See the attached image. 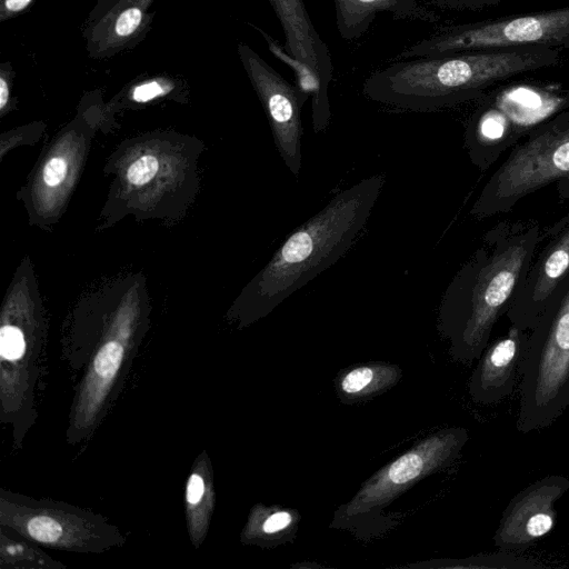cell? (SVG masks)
<instances>
[{
	"mask_svg": "<svg viewBox=\"0 0 569 569\" xmlns=\"http://www.w3.org/2000/svg\"><path fill=\"white\" fill-rule=\"evenodd\" d=\"M541 240L537 224L499 223L456 272L441 298L437 322L453 360L479 359Z\"/></svg>",
	"mask_w": 569,
	"mask_h": 569,
	"instance_id": "cell-1",
	"label": "cell"
},
{
	"mask_svg": "<svg viewBox=\"0 0 569 569\" xmlns=\"http://www.w3.org/2000/svg\"><path fill=\"white\" fill-rule=\"evenodd\" d=\"M383 184L382 174L358 181L293 230L247 287L241 298L242 321L268 316L342 258L365 229Z\"/></svg>",
	"mask_w": 569,
	"mask_h": 569,
	"instance_id": "cell-2",
	"label": "cell"
},
{
	"mask_svg": "<svg viewBox=\"0 0 569 569\" xmlns=\"http://www.w3.org/2000/svg\"><path fill=\"white\" fill-rule=\"evenodd\" d=\"M556 51L528 46L392 61L366 79L376 102L429 112L473 98L493 81L555 61Z\"/></svg>",
	"mask_w": 569,
	"mask_h": 569,
	"instance_id": "cell-3",
	"label": "cell"
},
{
	"mask_svg": "<svg viewBox=\"0 0 569 569\" xmlns=\"http://www.w3.org/2000/svg\"><path fill=\"white\" fill-rule=\"evenodd\" d=\"M569 406V270L529 330L520 368L517 430L528 433L553 423Z\"/></svg>",
	"mask_w": 569,
	"mask_h": 569,
	"instance_id": "cell-4",
	"label": "cell"
},
{
	"mask_svg": "<svg viewBox=\"0 0 569 569\" xmlns=\"http://www.w3.org/2000/svg\"><path fill=\"white\" fill-rule=\"evenodd\" d=\"M0 525L48 548L100 553L126 543L119 528L101 515L50 499L0 490Z\"/></svg>",
	"mask_w": 569,
	"mask_h": 569,
	"instance_id": "cell-5",
	"label": "cell"
},
{
	"mask_svg": "<svg viewBox=\"0 0 569 569\" xmlns=\"http://www.w3.org/2000/svg\"><path fill=\"white\" fill-rule=\"evenodd\" d=\"M469 436L465 428L452 427L427 436L369 478L335 513L331 527L369 526L382 508L425 477L447 467L460 453Z\"/></svg>",
	"mask_w": 569,
	"mask_h": 569,
	"instance_id": "cell-6",
	"label": "cell"
},
{
	"mask_svg": "<svg viewBox=\"0 0 569 569\" xmlns=\"http://www.w3.org/2000/svg\"><path fill=\"white\" fill-rule=\"evenodd\" d=\"M569 181V122L546 128L516 147L488 180L471 213L485 218L505 212L549 183Z\"/></svg>",
	"mask_w": 569,
	"mask_h": 569,
	"instance_id": "cell-7",
	"label": "cell"
},
{
	"mask_svg": "<svg viewBox=\"0 0 569 569\" xmlns=\"http://www.w3.org/2000/svg\"><path fill=\"white\" fill-rule=\"evenodd\" d=\"M566 37H569V8L497 22L441 29L401 51L392 60L538 46Z\"/></svg>",
	"mask_w": 569,
	"mask_h": 569,
	"instance_id": "cell-8",
	"label": "cell"
},
{
	"mask_svg": "<svg viewBox=\"0 0 569 569\" xmlns=\"http://www.w3.org/2000/svg\"><path fill=\"white\" fill-rule=\"evenodd\" d=\"M246 73L267 114L273 141L288 170L301 171V109L305 104L295 84L288 82L248 44H238Z\"/></svg>",
	"mask_w": 569,
	"mask_h": 569,
	"instance_id": "cell-9",
	"label": "cell"
},
{
	"mask_svg": "<svg viewBox=\"0 0 569 569\" xmlns=\"http://www.w3.org/2000/svg\"><path fill=\"white\" fill-rule=\"evenodd\" d=\"M568 490V477L549 475L519 491L501 515L493 535L495 546L520 552L548 535L556 522V502Z\"/></svg>",
	"mask_w": 569,
	"mask_h": 569,
	"instance_id": "cell-10",
	"label": "cell"
},
{
	"mask_svg": "<svg viewBox=\"0 0 569 569\" xmlns=\"http://www.w3.org/2000/svg\"><path fill=\"white\" fill-rule=\"evenodd\" d=\"M557 228L558 234L535 252L526 277L518 284L506 312L511 326L531 330L542 313L552 290L569 270V217Z\"/></svg>",
	"mask_w": 569,
	"mask_h": 569,
	"instance_id": "cell-11",
	"label": "cell"
},
{
	"mask_svg": "<svg viewBox=\"0 0 569 569\" xmlns=\"http://www.w3.org/2000/svg\"><path fill=\"white\" fill-rule=\"evenodd\" d=\"M528 338L529 330L510 326L505 336L486 347L469 380V395L475 402L497 403L512 392Z\"/></svg>",
	"mask_w": 569,
	"mask_h": 569,
	"instance_id": "cell-12",
	"label": "cell"
},
{
	"mask_svg": "<svg viewBox=\"0 0 569 569\" xmlns=\"http://www.w3.org/2000/svg\"><path fill=\"white\" fill-rule=\"evenodd\" d=\"M284 33V50L309 63L329 84L333 64L326 42L320 38L302 0H268Z\"/></svg>",
	"mask_w": 569,
	"mask_h": 569,
	"instance_id": "cell-13",
	"label": "cell"
},
{
	"mask_svg": "<svg viewBox=\"0 0 569 569\" xmlns=\"http://www.w3.org/2000/svg\"><path fill=\"white\" fill-rule=\"evenodd\" d=\"M152 0H119L98 21L90 33V52L97 56L112 53L140 36L147 9Z\"/></svg>",
	"mask_w": 569,
	"mask_h": 569,
	"instance_id": "cell-14",
	"label": "cell"
},
{
	"mask_svg": "<svg viewBox=\"0 0 569 569\" xmlns=\"http://www.w3.org/2000/svg\"><path fill=\"white\" fill-rule=\"evenodd\" d=\"M336 23L346 40L360 38L380 12L391 13L397 19H422L427 16L418 0H333Z\"/></svg>",
	"mask_w": 569,
	"mask_h": 569,
	"instance_id": "cell-15",
	"label": "cell"
},
{
	"mask_svg": "<svg viewBox=\"0 0 569 569\" xmlns=\"http://www.w3.org/2000/svg\"><path fill=\"white\" fill-rule=\"evenodd\" d=\"M253 28L266 40L269 51L293 70L295 86L303 102L311 98L312 129L316 133L326 131L331 120V109L328 97V86L318 72L307 62L288 53L271 36L260 28Z\"/></svg>",
	"mask_w": 569,
	"mask_h": 569,
	"instance_id": "cell-16",
	"label": "cell"
},
{
	"mask_svg": "<svg viewBox=\"0 0 569 569\" xmlns=\"http://www.w3.org/2000/svg\"><path fill=\"white\" fill-rule=\"evenodd\" d=\"M214 501L212 470L204 451L194 460L186 485V520L188 533L194 547H199L207 536Z\"/></svg>",
	"mask_w": 569,
	"mask_h": 569,
	"instance_id": "cell-17",
	"label": "cell"
},
{
	"mask_svg": "<svg viewBox=\"0 0 569 569\" xmlns=\"http://www.w3.org/2000/svg\"><path fill=\"white\" fill-rule=\"evenodd\" d=\"M401 371L387 363L355 367L339 377L337 392L341 401L355 402L378 395L398 382Z\"/></svg>",
	"mask_w": 569,
	"mask_h": 569,
	"instance_id": "cell-18",
	"label": "cell"
},
{
	"mask_svg": "<svg viewBox=\"0 0 569 569\" xmlns=\"http://www.w3.org/2000/svg\"><path fill=\"white\" fill-rule=\"evenodd\" d=\"M299 518L292 510L256 506L241 532V541L260 546L288 541L295 535Z\"/></svg>",
	"mask_w": 569,
	"mask_h": 569,
	"instance_id": "cell-19",
	"label": "cell"
},
{
	"mask_svg": "<svg viewBox=\"0 0 569 569\" xmlns=\"http://www.w3.org/2000/svg\"><path fill=\"white\" fill-rule=\"evenodd\" d=\"M38 543L0 525L1 569H64L66 565L37 547Z\"/></svg>",
	"mask_w": 569,
	"mask_h": 569,
	"instance_id": "cell-20",
	"label": "cell"
},
{
	"mask_svg": "<svg viewBox=\"0 0 569 569\" xmlns=\"http://www.w3.org/2000/svg\"><path fill=\"white\" fill-rule=\"evenodd\" d=\"M442 567L452 568H487V569H532L545 568L543 563L522 557L516 552L500 550L493 553H482L466 559L443 560Z\"/></svg>",
	"mask_w": 569,
	"mask_h": 569,
	"instance_id": "cell-21",
	"label": "cell"
},
{
	"mask_svg": "<svg viewBox=\"0 0 569 569\" xmlns=\"http://www.w3.org/2000/svg\"><path fill=\"white\" fill-rule=\"evenodd\" d=\"M159 169L158 159L146 154L136 159L127 170V179L132 186H142L152 180Z\"/></svg>",
	"mask_w": 569,
	"mask_h": 569,
	"instance_id": "cell-22",
	"label": "cell"
},
{
	"mask_svg": "<svg viewBox=\"0 0 569 569\" xmlns=\"http://www.w3.org/2000/svg\"><path fill=\"white\" fill-rule=\"evenodd\" d=\"M171 88L167 80H148L133 87L130 97L133 101L143 103L164 96Z\"/></svg>",
	"mask_w": 569,
	"mask_h": 569,
	"instance_id": "cell-23",
	"label": "cell"
},
{
	"mask_svg": "<svg viewBox=\"0 0 569 569\" xmlns=\"http://www.w3.org/2000/svg\"><path fill=\"white\" fill-rule=\"evenodd\" d=\"M68 166L63 158L53 157L51 158L43 168V181L48 187L59 186L66 174H67Z\"/></svg>",
	"mask_w": 569,
	"mask_h": 569,
	"instance_id": "cell-24",
	"label": "cell"
},
{
	"mask_svg": "<svg viewBox=\"0 0 569 569\" xmlns=\"http://www.w3.org/2000/svg\"><path fill=\"white\" fill-rule=\"evenodd\" d=\"M1 74H0V110L4 111L9 102L10 96V82L9 76H11V66L10 63L1 64Z\"/></svg>",
	"mask_w": 569,
	"mask_h": 569,
	"instance_id": "cell-25",
	"label": "cell"
},
{
	"mask_svg": "<svg viewBox=\"0 0 569 569\" xmlns=\"http://www.w3.org/2000/svg\"><path fill=\"white\" fill-rule=\"evenodd\" d=\"M33 0H1V20L23 11Z\"/></svg>",
	"mask_w": 569,
	"mask_h": 569,
	"instance_id": "cell-26",
	"label": "cell"
}]
</instances>
